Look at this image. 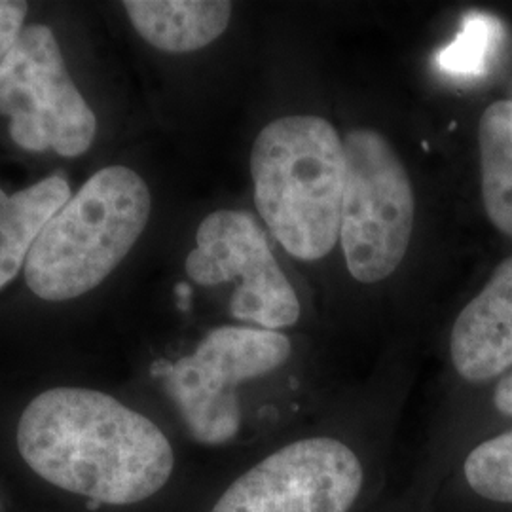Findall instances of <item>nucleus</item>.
<instances>
[{"label": "nucleus", "mask_w": 512, "mask_h": 512, "mask_svg": "<svg viewBox=\"0 0 512 512\" xmlns=\"http://www.w3.org/2000/svg\"><path fill=\"white\" fill-rule=\"evenodd\" d=\"M23 461L57 488L105 505H133L158 494L175 456L147 416L95 389L55 387L21 414Z\"/></svg>", "instance_id": "f257e3e1"}, {"label": "nucleus", "mask_w": 512, "mask_h": 512, "mask_svg": "<svg viewBox=\"0 0 512 512\" xmlns=\"http://www.w3.org/2000/svg\"><path fill=\"white\" fill-rule=\"evenodd\" d=\"M258 215L298 260H321L340 241L344 139L329 120L289 114L260 129L251 150Z\"/></svg>", "instance_id": "f03ea898"}, {"label": "nucleus", "mask_w": 512, "mask_h": 512, "mask_svg": "<svg viewBox=\"0 0 512 512\" xmlns=\"http://www.w3.org/2000/svg\"><path fill=\"white\" fill-rule=\"evenodd\" d=\"M150 211L139 173L124 165L97 171L42 228L25 262L29 289L48 302L90 293L139 241Z\"/></svg>", "instance_id": "7ed1b4c3"}, {"label": "nucleus", "mask_w": 512, "mask_h": 512, "mask_svg": "<svg viewBox=\"0 0 512 512\" xmlns=\"http://www.w3.org/2000/svg\"><path fill=\"white\" fill-rule=\"evenodd\" d=\"M346 183L340 213V245L349 274L378 283L408 253L416 200L399 154L380 131L351 129L344 137Z\"/></svg>", "instance_id": "20e7f679"}, {"label": "nucleus", "mask_w": 512, "mask_h": 512, "mask_svg": "<svg viewBox=\"0 0 512 512\" xmlns=\"http://www.w3.org/2000/svg\"><path fill=\"white\" fill-rule=\"evenodd\" d=\"M293 353L289 336L256 327L211 330L192 355L177 363H158L154 376L179 408L192 439L219 446L238 435V385L268 376Z\"/></svg>", "instance_id": "39448f33"}, {"label": "nucleus", "mask_w": 512, "mask_h": 512, "mask_svg": "<svg viewBox=\"0 0 512 512\" xmlns=\"http://www.w3.org/2000/svg\"><path fill=\"white\" fill-rule=\"evenodd\" d=\"M0 116L23 150H54L63 158L88 152L97 118L67 71L46 25H29L0 65Z\"/></svg>", "instance_id": "423d86ee"}, {"label": "nucleus", "mask_w": 512, "mask_h": 512, "mask_svg": "<svg viewBox=\"0 0 512 512\" xmlns=\"http://www.w3.org/2000/svg\"><path fill=\"white\" fill-rule=\"evenodd\" d=\"M184 270L202 287L238 279L230 313L256 329H287L300 319L298 294L275 260L270 239L245 211L219 209L205 217Z\"/></svg>", "instance_id": "0eeeda50"}, {"label": "nucleus", "mask_w": 512, "mask_h": 512, "mask_svg": "<svg viewBox=\"0 0 512 512\" xmlns=\"http://www.w3.org/2000/svg\"><path fill=\"white\" fill-rule=\"evenodd\" d=\"M363 480V465L348 444L296 440L239 476L211 512H349Z\"/></svg>", "instance_id": "6e6552de"}, {"label": "nucleus", "mask_w": 512, "mask_h": 512, "mask_svg": "<svg viewBox=\"0 0 512 512\" xmlns=\"http://www.w3.org/2000/svg\"><path fill=\"white\" fill-rule=\"evenodd\" d=\"M452 365L467 382H486L512 368V256L461 310L450 336Z\"/></svg>", "instance_id": "1a4fd4ad"}, {"label": "nucleus", "mask_w": 512, "mask_h": 512, "mask_svg": "<svg viewBox=\"0 0 512 512\" xmlns=\"http://www.w3.org/2000/svg\"><path fill=\"white\" fill-rule=\"evenodd\" d=\"M122 6L133 29L167 54L202 50L232 19V2L224 0H126Z\"/></svg>", "instance_id": "9d476101"}, {"label": "nucleus", "mask_w": 512, "mask_h": 512, "mask_svg": "<svg viewBox=\"0 0 512 512\" xmlns=\"http://www.w3.org/2000/svg\"><path fill=\"white\" fill-rule=\"evenodd\" d=\"M71 184L55 173L8 196L0 188V289L25 268L42 228L71 200Z\"/></svg>", "instance_id": "9b49d317"}, {"label": "nucleus", "mask_w": 512, "mask_h": 512, "mask_svg": "<svg viewBox=\"0 0 512 512\" xmlns=\"http://www.w3.org/2000/svg\"><path fill=\"white\" fill-rule=\"evenodd\" d=\"M482 200L490 222L512 238V99L495 101L478 124Z\"/></svg>", "instance_id": "f8f14e48"}, {"label": "nucleus", "mask_w": 512, "mask_h": 512, "mask_svg": "<svg viewBox=\"0 0 512 512\" xmlns=\"http://www.w3.org/2000/svg\"><path fill=\"white\" fill-rule=\"evenodd\" d=\"M463 473L476 494L512 505V431L473 448L465 459Z\"/></svg>", "instance_id": "ddd939ff"}, {"label": "nucleus", "mask_w": 512, "mask_h": 512, "mask_svg": "<svg viewBox=\"0 0 512 512\" xmlns=\"http://www.w3.org/2000/svg\"><path fill=\"white\" fill-rule=\"evenodd\" d=\"M499 33L497 21L473 14L465 21L459 37L440 55V67L448 73H480Z\"/></svg>", "instance_id": "4468645a"}, {"label": "nucleus", "mask_w": 512, "mask_h": 512, "mask_svg": "<svg viewBox=\"0 0 512 512\" xmlns=\"http://www.w3.org/2000/svg\"><path fill=\"white\" fill-rule=\"evenodd\" d=\"M27 10L29 6L23 0H0V65L25 29Z\"/></svg>", "instance_id": "2eb2a0df"}, {"label": "nucleus", "mask_w": 512, "mask_h": 512, "mask_svg": "<svg viewBox=\"0 0 512 512\" xmlns=\"http://www.w3.org/2000/svg\"><path fill=\"white\" fill-rule=\"evenodd\" d=\"M494 404L501 414L512 416V372L495 387Z\"/></svg>", "instance_id": "dca6fc26"}]
</instances>
